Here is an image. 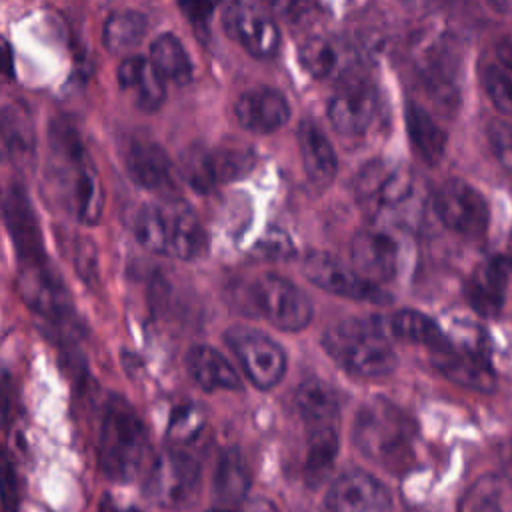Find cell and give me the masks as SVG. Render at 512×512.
I'll return each instance as SVG.
<instances>
[{
    "label": "cell",
    "mask_w": 512,
    "mask_h": 512,
    "mask_svg": "<svg viewBox=\"0 0 512 512\" xmlns=\"http://www.w3.org/2000/svg\"><path fill=\"white\" fill-rule=\"evenodd\" d=\"M152 460L146 424L124 398L112 396L98 432L100 470L112 480L126 482L146 474Z\"/></svg>",
    "instance_id": "6da1fadb"
},
{
    "label": "cell",
    "mask_w": 512,
    "mask_h": 512,
    "mask_svg": "<svg viewBox=\"0 0 512 512\" xmlns=\"http://www.w3.org/2000/svg\"><path fill=\"white\" fill-rule=\"evenodd\" d=\"M354 444L372 462L398 474L412 460L414 426L410 418L388 400L364 404L352 430Z\"/></svg>",
    "instance_id": "7a4b0ae2"
},
{
    "label": "cell",
    "mask_w": 512,
    "mask_h": 512,
    "mask_svg": "<svg viewBox=\"0 0 512 512\" xmlns=\"http://www.w3.org/2000/svg\"><path fill=\"white\" fill-rule=\"evenodd\" d=\"M136 240L150 252L182 260L196 258L206 248V234L196 214L176 200L144 204L134 220Z\"/></svg>",
    "instance_id": "3957f363"
},
{
    "label": "cell",
    "mask_w": 512,
    "mask_h": 512,
    "mask_svg": "<svg viewBox=\"0 0 512 512\" xmlns=\"http://www.w3.org/2000/svg\"><path fill=\"white\" fill-rule=\"evenodd\" d=\"M322 344L334 362L356 376L378 378L396 368V354L374 320L346 318L324 332Z\"/></svg>",
    "instance_id": "277c9868"
},
{
    "label": "cell",
    "mask_w": 512,
    "mask_h": 512,
    "mask_svg": "<svg viewBox=\"0 0 512 512\" xmlns=\"http://www.w3.org/2000/svg\"><path fill=\"white\" fill-rule=\"evenodd\" d=\"M54 154L62 164L64 194L68 208L84 224H96L104 206V192L96 168L84 154L82 142L66 120L52 126L50 132Z\"/></svg>",
    "instance_id": "5b68a950"
},
{
    "label": "cell",
    "mask_w": 512,
    "mask_h": 512,
    "mask_svg": "<svg viewBox=\"0 0 512 512\" xmlns=\"http://www.w3.org/2000/svg\"><path fill=\"white\" fill-rule=\"evenodd\" d=\"M352 188L358 206L376 220L398 212L412 198L414 178L402 166L372 160L358 170Z\"/></svg>",
    "instance_id": "8992f818"
},
{
    "label": "cell",
    "mask_w": 512,
    "mask_h": 512,
    "mask_svg": "<svg viewBox=\"0 0 512 512\" xmlns=\"http://www.w3.org/2000/svg\"><path fill=\"white\" fill-rule=\"evenodd\" d=\"M200 482L198 460L182 448L160 452L144 474V494L158 506L178 508L188 504Z\"/></svg>",
    "instance_id": "52a82bcc"
},
{
    "label": "cell",
    "mask_w": 512,
    "mask_h": 512,
    "mask_svg": "<svg viewBox=\"0 0 512 512\" xmlns=\"http://www.w3.org/2000/svg\"><path fill=\"white\" fill-rule=\"evenodd\" d=\"M180 174L196 192L206 194L216 186L242 178L254 166V154L240 146L206 148L200 144L188 146L180 154Z\"/></svg>",
    "instance_id": "ba28073f"
},
{
    "label": "cell",
    "mask_w": 512,
    "mask_h": 512,
    "mask_svg": "<svg viewBox=\"0 0 512 512\" xmlns=\"http://www.w3.org/2000/svg\"><path fill=\"white\" fill-rule=\"evenodd\" d=\"M250 294L256 310L280 330L298 332L312 320L310 298L284 276L260 274Z\"/></svg>",
    "instance_id": "9c48e42d"
},
{
    "label": "cell",
    "mask_w": 512,
    "mask_h": 512,
    "mask_svg": "<svg viewBox=\"0 0 512 512\" xmlns=\"http://www.w3.org/2000/svg\"><path fill=\"white\" fill-rule=\"evenodd\" d=\"M434 210L448 230L464 238H482L488 228L490 210L486 198L460 178H450L436 190Z\"/></svg>",
    "instance_id": "30bf717a"
},
{
    "label": "cell",
    "mask_w": 512,
    "mask_h": 512,
    "mask_svg": "<svg viewBox=\"0 0 512 512\" xmlns=\"http://www.w3.org/2000/svg\"><path fill=\"white\" fill-rule=\"evenodd\" d=\"M226 342L238 356L244 374L254 386L268 390L282 380L286 354L264 332L246 326H232L226 332Z\"/></svg>",
    "instance_id": "8fae6325"
},
{
    "label": "cell",
    "mask_w": 512,
    "mask_h": 512,
    "mask_svg": "<svg viewBox=\"0 0 512 512\" xmlns=\"http://www.w3.org/2000/svg\"><path fill=\"white\" fill-rule=\"evenodd\" d=\"M224 32L254 58H270L280 46L276 22L246 0H228L222 12Z\"/></svg>",
    "instance_id": "7c38bea8"
},
{
    "label": "cell",
    "mask_w": 512,
    "mask_h": 512,
    "mask_svg": "<svg viewBox=\"0 0 512 512\" xmlns=\"http://www.w3.org/2000/svg\"><path fill=\"white\" fill-rule=\"evenodd\" d=\"M304 276L318 288L338 294L352 300L366 302H384L386 294L378 288V284L366 280L356 272L354 266L344 264L332 254L326 252H310L302 264Z\"/></svg>",
    "instance_id": "4fadbf2b"
},
{
    "label": "cell",
    "mask_w": 512,
    "mask_h": 512,
    "mask_svg": "<svg viewBox=\"0 0 512 512\" xmlns=\"http://www.w3.org/2000/svg\"><path fill=\"white\" fill-rule=\"evenodd\" d=\"M390 508L386 486L362 470L340 474L326 492L328 512H390Z\"/></svg>",
    "instance_id": "5bb4252c"
},
{
    "label": "cell",
    "mask_w": 512,
    "mask_h": 512,
    "mask_svg": "<svg viewBox=\"0 0 512 512\" xmlns=\"http://www.w3.org/2000/svg\"><path fill=\"white\" fill-rule=\"evenodd\" d=\"M4 222L20 266L48 262L36 214L26 192L18 184H12L4 194Z\"/></svg>",
    "instance_id": "9a60e30c"
},
{
    "label": "cell",
    "mask_w": 512,
    "mask_h": 512,
    "mask_svg": "<svg viewBox=\"0 0 512 512\" xmlns=\"http://www.w3.org/2000/svg\"><path fill=\"white\" fill-rule=\"evenodd\" d=\"M352 266L360 276L378 284L388 282L398 272L400 246L394 234L384 228H364L352 238Z\"/></svg>",
    "instance_id": "2e32d148"
},
{
    "label": "cell",
    "mask_w": 512,
    "mask_h": 512,
    "mask_svg": "<svg viewBox=\"0 0 512 512\" xmlns=\"http://www.w3.org/2000/svg\"><path fill=\"white\" fill-rule=\"evenodd\" d=\"M378 94L368 80H348L328 104L330 124L346 136L368 130L376 116Z\"/></svg>",
    "instance_id": "e0dca14e"
},
{
    "label": "cell",
    "mask_w": 512,
    "mask_h": 512,
    "mask_svg": "<svg viewBox=\"0 0 512 512\" xmlns=\"http://www.w3.org/2000/svg\"><path fill=\"white\" fill-rule=\"evenodd\" d=\"M18 290L34 312L52 322H66L70 312L66 292L50 262L20 266Z\"/></svg>",
    "instance_id": "ac0fdd59"
},
{
    "label": "cell",
    "mask_w": 512,
    "mask_h": 512,
    "mask_svg": "<svg viewBox=\"0 0 512 512\" xmlns=\"http://www.w3.org/2000/svg\"><path fill=\"white\" fill-rule=\"evenodd\" d=\"M434 368L458 386L492 392L496 388V374L486 350L456 346L454 342L438 352H432Z\"/></svg>",
    "instance_id": "d6986e66"
},
{
    "label": "cell",
    "mask_w": 512,
    "mask_h": 512,
    "mask_svg": "<svg viewBox=\"0 0 512 512\" xmlns=\"http://www.w3.org/2000/svg\"><path fill=\"white\" fill-rule=\"evenodd\" d=\"M302 68L316 80H336L350 76L358 66L356 50L332 36H310L298 50Z\"/></svg>",
    "instance_id": "ffe728a7"
},
{
    "label": "cell",
    "mask_w": 512,
    "mask_h": 512,
    "mask_svg": "<svg viewBox=\"0 0 512 512\" xmlns=\"http://www.w3.org/2000/svg\"><path fill=\"white\" fill-rule=\"evenodd\" d=\"M124 164L128 176L142 188L166 194L174 190V166L164 148L148 138H132Z\"/></svg>",
    "instance_id": "44dd1931"
},
{
    "label": "cell",
    "mask_w": 512,
    "mask_h": 512,
    "mask_svg": "<svg viewBox=\"0 0 512 512\" xmlns=\"http://www.w3.org/2000/svg\"><path fill=\"white\" fill-rule=\"evenodd\" d=\"M234 114L242 128L256 134H270L288 122L290 106L282 92L268 86H258L238 96Z\"/></svg>",
    "instance_id": "7402d4cb"
},
{
    "label": "cell",
    "mask_w": 512,
    "mask_h": 512,
    "mask_svg": "<svg viewBox=\"0 0 512 512\" xmlns=\"http://www.w3.org/2000/svg\"><path fill=\"white\" fill-rule=\"evenodd\" d=\"M508 270L510 266L504 258L492 256L470 274L464 294L478 314L488 318H496L500 314L506 298Z\"/></svg>",
    "instance_id": "603a6c76"
},
{
    "label": "cell",
    "mask_w": 512,
    "mask_h": 512,
    "mask_svg": "<svg viewBox=\"0 0 512 512\" xmlns=\"http://www.w3.org/2000/svg\"><path fill=\"white\" fill-rule=\"evenodd\" d=\"M118 84L130 94L134 104L144 112H154L164 104L166 86L162 74L154 68L150 58L128 56L118 66Z\"/></svg>",
    "instance_id": "cb8c5ba5"
},
{
    "label": "cell",
    "mask_w": 512,
    "mask_h": 512,
    "mask_svg": "<svg viewBox=\"0 0 512 512\" xmlns=\"http://www.w3.org/2000/svg\"><path fill=\"white\" fill-rule=\"evenodd\" d=\"M416 68L426 84L428 92L442 104L454 98V74L458 60L454 48L444 40H434L426 44L416 56Z\"/></svg>",
    "instance_id": "d4e9b609"
},
{
    "label": "cell",
    "mask_w": 512,
    "mask_h": 512,
    "mask_svg": "<svg viewBox=\"0 0 512 512\" xmlns=\"http://www.w3.org/2000/svg\"><path fill=\"white\" fill-rule=\"evenodd\" d=\"M298 148L302 156V166L308 176V180L322 188L332 182L338 170V160L336 152L324 134V130L312 122V120H302L298 126Z\"/></svg>",
    "instance_id": "484cf974"
},
{
    "label": "cell",
    "mask_w": 512,
    "mask_h": 512,
    "mask_svg": "<svg viewBox=\"0 0 512 512\" xmlns=\"http://www.w3.org/2000/svg\"><path fill=\"white\" fill-rule=\"evenodd\" d=\"M482 86L490 102L504 114H512V38L498 40L480 66Z\"/></svg>",
    "instance_id": "4316f807"
},
{
    "label": "cell",
    "mask_w": 512,
    "mask_h": 512,
    "mask_svg": "<svg viewBox=\"0 0 512 512\" xmlns=\"http://www.w3.org/2000/svg\"><path fill=\"white\" fill-rule=\"evenodd\" d=\"M186 368L192 380L206 392L238 390L240 376L234 366L210 346H194L186 354Z\"/></svg>",
    "instance_id": "83f0119b"
},
{
    "label": "cell",
    "mask_w": 512,
    "mask_h": 512,
    "mask_svg": "<svg viewBox=\"0 0 512 512\" xmlns=\"http://www.w3.org/2000/svg\"><path fill=\"white\" fill-rule=\"evenodd\" d=\"M406 132L412 144L414 154L426 164H438L446 150V132L438 126V122L426 112L420 104L408 102L406 112Z\"/></svg>",
    "instance_id": "f1b7e54d"
},
{
    "label": "cell",
    "mask_w": 512,
    "mask_h": 512,
    "mask_svg": "<svg viewBox=\"0 0 512 512\" xmlns=\"http://www.w3.org/2000/svg\"><path fill=\"white\" fill-rule=\"evenodd\" d=\"M294 404L310 428L334 426L338 420V396L334 388L322 380H306L300 384L294 396Z\"/></svg>",
    "instance_id": "f546056e"
},
{
    "label": "cell",
    "mask_w": 512,
    "mask_h": 512,
    "mask_svg": "<svg viewBox=\"0 0 512 512\" xmlns=\"http://www.w3.org/2000/svg\"><path fill=\"white\" fill-rule=\"evenodd\" d=\"M388 330L392 336L426 346L432 352L444 350L452 344V340L440 330V326L418 310H400L388 320Z\"/></svg>",
    "instance_id": "4dcf8cb0"
},
{
    "label": "cell",
    "mask_w": 512,
    "mask_h": 512,
    "mask_svg": "<svg viewBox=\"0 0 512 512\" xmlns=\"http://www.w3.org/2000/svg\"><path fill=\"white\" fill-rule=\"evenodd\" d=\"M338 454V434L334 426L310 428L306 458H304V482L314 488L326 480Z\"/></svg>",
    "instance_id": "1f68e13d"
},
{
    "label": "cell",
    "mask_w": 512,
    "mask_h": 512,
    "mask_svg": "<svg viewBox=\"0 0 512 512\" xmlns=\"http://www.w3.org/2000/svg\"><path fill=\"white\" fill-rule=\"evenodd\" d=\"M150 62L166 82L184 86L192 80V62L182 42L170 32H164L152 40Z\"/></svg>",
    "instance_id": "d6a6232c"
},
{
    "label": "cell",
    "mask_w": 512,
    "mask_h": 512,
    "mask_svg": "<svg viewBox=\"0 0 512 512\" xmlns=\"http://www.w3.org/2000/svg\"><path fill=\"white\" fill-rule=\"evenodd\" d=\"M250 488V470L242 454L234 448L224 450L218 456L214 468V492L220 500L238 502L246 496Z\"/></svg>",
    "instance_id": "836d02e7"
},
{
    "label": "cell",
    "mask_w": 512,
    "mask_h": 512,
    "mask_svg": "<svg viewBox=\"0 0 512 512\" xmlns=\"http://www.w3.org/2000/svg\"><path fill=\"white\" fill-rule=\"evenodd\" d=\"M146 30L148 22L144 14L136 10H120L108 16L102 30V40L110 52L122 54L136 48L146 36Z\"/></svg>",
    "instance_id": "e575fe53"
},
{
    "label": "cell",
    "mask_w": 512,
    "mask_h": 512,
    "mask_svg": "<svg viewBox=\"0 0 512 512\" xmlns=\"http://www.w3.org/2000/svg\"><path fill=\"white\" fill-rule=\"evenodd\" d=\"M502 482L498 476L486 474L478 478L462 496L458 512H502Z\"/></svg>",
    "instance_id": "d590c367"
},
{
    "label": "cell",
    "mask_w": 512,
    "mask_h": 512,
    "mask_svg": "<svg viewBox=\"0 0 512 512\" xmlns=\"http://www.w3.org/2000/svg\"><path fill=\"white\" fill-rule=\"evenodd\" d=\"M2 128H4L6 152L14 158V162L28 156L30 150L34 148V136L26 120L20 114H14L12 110H4Z\"/></svg>",
    "instance_id": "8d00e7d4"
},
{
    "label": "cell",
    "mask_w": 512,
    "mask_h": 512,
    "mask_svg": "<svg viewBox=\"0 0 512 512\" xmlns=\"http://www.w3.org/2000/svg\"><path fill=\"white\" fill-rule=\"evenodd\" d=\"M202 428H204V416L200 408L194 404H184L172 412L170 424H168V436L176 444H186L194 440Z\"/></svg>",
    "instance_id": "74e56055"
},
{
    "label": "cell",
    "mask_w": 512,
    "mask_h": 512,
    "mask_svg": "<svg viewBox=\"0 0 512 512\" xmlns=\"http://www.w3.org/2000/svg\"><path fill=\"white\" fill-rule=\"evenodd\" d=\"M254 254L264 260H286L294 256V244L284 230L272 228L256 242Z\"/></svg>",
    "instance_id": "f35d334b"
},
{
    "label": "cell",
    "mask_w": 512,
    "mask_h": 512,
    "mask_svg": "<svg viewBox=\"0 0 512 512\" xmlns=\"http://www.w3.org/2000/svg\"><path fill=\"white\" fill-rule=\"evenodd\" d=\"M488 140L500 164L512 170V122L492 120L488 124Z\"/></svg>",
    "instance_id": "ab89813d"
},
{
    "label": "cell",
    "mask_w": 512,
    "mask_h": 512,
    "mask_svg": "<svg viewBox=\"0 0 512 512\" xmlns=\"http://www.w3.org/2000/svg\"><path fill=\"white\" fill-rule=\"evenodd\" d=\"M218 4H220V0H180L178 2L180 10L188 18V22L198 28L210 20V16Z\"/></svg>",
    "instance_id": "60d3db41"
},
{
    "label": "cell",
    "mask_w": 512,
    "mask_h": 512,
    "mask_svg": "<svg viewBox=\"0 0 512 512\" xmlns=\"http://www.w3.org/2000/svg\"><path fill=\"white\" fill-rule=\"evenodd\" d=\"M4 512H18V476L12 462H4V490H2Z\"/></svg>",
    "instance_id": "b9f144b4"
},
{
    "label": "cell",
    "mask_w": 512,
    "mask_h": 512,
    "mask_svg": "<svg viewBox=\"0 0 512 512\" xmlns=\"http://www.w3.org/2000/svg\"><path fill=\"white\" fill-rule=\"evenodd\" d=\"M254 2H258L262 8H266L268 12L278 14V16H288L298 6V0H254Z\"/></svg>",
    "instance_id": "7bdbcfd3"
},
{
    "label": "cell",
    "mask_w": 512,
    "mask_h": 512,
    "mask_svg": "<svg viewBox=\"0 0 512 512\" xmlns=\"http://www.w3.org/2000/svg\"><path fill=\"white\" fill-rule=\"evenodd\" d=\"M408 6L416 8V10H430V8H440V6H448L456 0H404Z\"/></svg>",
    "instance_id": "ee69618b"
},
{
    "label": "cell",
    "mask_w": 512,
    "mask_h": 512,
    "mask_svg": "<svg viewBox=\"0 0 512 512\" xmlns=\"http://www.w3.org/2000/svg\"><path fill=\"white\" fill-rule=\"evenodd\" d=\"M498 14H512V0H484Z\"/></svg>",
    "instance_id": "f6af8a7d"
},
{
    "label": "cell",
    "mask_w": 512,
    "mask_h": 512,
    "mask_svg": "<svg viewBox=\"0 0 512 512\" xmlns=\"http://www.w3.org/2000/svg\"><path fill=\"white\" fill-rule=\"evenodd\" d=\"M98 512H136V510H132V508H120V506H116L114 502H104Z\"/></svg>",
    "instance_id": "bcb514c9"
},
{
    "label": "cell",
    "mask_w": 512,
    "mask_h": 512,
    "mask_svg": "<svg viewBox=\"0 0 512 512\" xmlns=\"http://www.w3.org/2000/svg\"><path fill=\"white\" fill-rule=\"evenodd\" d=\"M210 512H236V510H230V508H214Z\"/></svg>",
    "instance_id": "7dc6e473"
},
{
    "label": "cell",
    "mask_w": 512,
    "mask_h": 512,
    "mask_svg": "<svg viewBox=\"0 0 512 512\" xmlns=\"http://www.w3.org/2000/svg\"><path fill=\"white\" fill-rule=\"evenodd\" d=\"M510 246H512V238H510Z\"/></svg>",
    "instance_id": "c3c4849f"
}]
</instances>
